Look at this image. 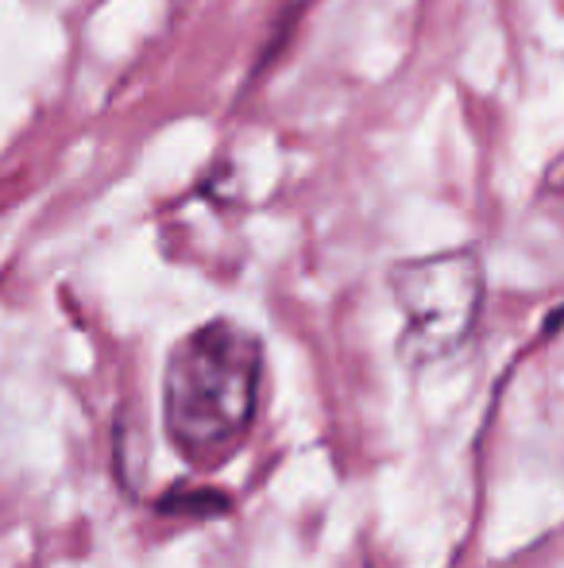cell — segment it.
<instances>
[{"instance_id": "3", "label": "cell", "mask_w": 564, "mask_h": 568, "mask_svg": "<svg viewBox=\"0 0 564 568\" xmlns=\"http://www.w3.org/2000/svg\"><path fill=\"white\" fill-rule=\"evenodd\" d=\"M158 515H174V518H225L233 510V495L221 491L209 484H178L171 491H163L155 499Z\"/></svg>"}, {"instance_id": "1", "label": "cell", "mask_w": 564, "mask_h": 568, "mask_svg": "<svg viewBox=\"0 0 564 568\" xmlns=\"http://www.w3.org/2000/svg\"><path fill=\"white\" fill-rule=\"evenodd\" d=\"M264 344L228 317L197 325L166 356L163 426L194 471H217L248 442L259 414Z\"/></svg>"}, {"instance_id": "2", "label": "cell", "mask_w": 564, "mask_h": 568, "mask_svg": "<svg viewBox=\"0 0 564 568\" xmlns=\"http://www.w3.org/2000/svg\"><path fill=\"white\" fill-rule=\"evenodd\" d=\"M391 294L402 314L399 356L425 367L464 348L480 325L483 263L472 247L418 255L391 267Z\"/></svg>"}]
</instances>
